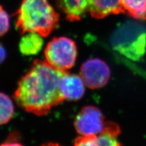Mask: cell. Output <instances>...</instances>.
Masks as SVG:
<instances>
[{
    "mask_svg": "<svg viewBox=\"0 0 146 146\" xmlns=\"http://www.w3.org/2000/svg\"><path fill=\"white\" fill-rule=\"evenodd\" d=\"M63 71L46 60H35L18 83L13 98L27 112L43 116L64 100L60 89Z\"/></svg>",
    "mask_w": 146,
    "mask_h": 146,
    "instance_id": "1",
    "label": "cell"
},
{
    "mask_svg": "<svg viewBox=\"0 0 146 146\" xmlns=\"http://www.w3.org/2000/svg\"><path fill=\"white\" fill-rule=\"evenodd\" d=\"M15 15L20 34L33 32L43 37L57 28L60 20V15L48 0H23Z\"/></svg>",
    "mask_w": 146,
    "mask_h": 146,
    "instance_id": "2",
    "label": "cell"
},
{
    "mask_svg": "<svg viewBox=\"0 0 146 146\" xmlns=\"http://www.w3.org/2000/svg\"><path fill=\"white\" fill-rule=\"evenodd\" d=\"M110 42L114 50L138 61L146 51V26L134 21H125L114 31Z\"/></svg>",
    "mask_w": 146,
    "mask_h": 146,
    "instance_id": "3",
    "label": "cell"
},
{
    "mask_svg": "<svg viewBox=\"0 0 146 146\" xmlns=\"http://www.w3.org/2000/svg\"><path fill=\"white\" fill-rule=\"evenodd\" d=\"M77 56V49L74 41L65 36L52 38L44 51L46 61L63 72L68 71L74 66Z\"/></svg>",
    "mask_w": 146,
    "mask_h": 146,
    "instance_id": "4",
    "label": "cell"
},
{
    "mask_svg": "<svg viewBox=\"0 0 146 146\" xmlns=\"http://www.w3.org/2000/svg\"><path fill=\"white\" fill-rule=\"evenodd\" d=\"M107 123L100 109L88 106L82 108L77 114L74 127L80 135H98L104 131Z\"/></svg>",
    "mask_w": 146,
    "mask_h": 146,
    "instance_id": "5",
    "label": "cell"
},
{
    "mask_svg": "<svg viewBox=\"0 0 146 146\" xmlns=\"http://www.w3.org/2000/svg\"><path fill=\"white\" fill-rule=\"evenodd\" d=\"M111 72L107 64L98 58H90L82 64L80 75L86 86L90 89H99L106 85Z\"/></svg>",
    "mask_w": 146,
    "mask_h": 146,
    "instance_id": "6",
    "label": "cell"
},
{
    "mask_svg": "<svg viewBox=\"0 0 146 146\" xmlns=\"http://www.w3.org/2000/svg\"><path fill=\"white\" fill-rule=\"evenodd\" d=\"M85 84L80 75L64 72L60 82V89L65 100H77L84 96Z\"/></svg>",
    "mask_w": 146,
    "mask_h": 146,
    "instance_id": "7",
    "label": "cell"
},
{
    "mask_svg": "<svg viewBox=\"0 0 146 146\" xmlns=\"http://www.w3.org/2000/svg\"><path fill=\"white\" fill-rule=\"evenodd\" d=\"M88 12L96 19L124 13L121 0H89Z\"/></svg>",
    "mask_w": 146,
    "mask_h": 146,
    "instance_id": "8",
    "label": "cell"
},
{
    "mask_svg": "<svg viewBox=\"0 0 146 146\" xmlns=\"http://www.w3.org/2000/svg\"><path fill=\"white\" fill-rule=\"evenodd\" d=\"M57 7L70 21L80 20L89 9V0H56Z\"/></svg>",
    "mask_w": 146,
    "mask_h": 146,
    "instance_id": "9",
    "label": "cell"
},
{
    "mask_svg": "<svg viewBox=\"0 0 146 146\" xmlns=\"http://www.w3.org/2000/svg\"><path fill=\"white\" fill-rule=\"evenodd\" d=\"M120 133L117 132L104 130L98 135H80L74 141L75 145H120L118 142L117 136Z\"/></svg>",
    "mask_w": 146,
    "mask_h": 146,
    "instance_id": "10",
    "label": "cell"
},
{
    "mask_svg": "<svg viewBox=\"0 0 146 146\" xmlns=\"http://www.w3.org/2000/svg\"><path fill=\"white\" fill-rule=\"evenodd\" d=\"M43 36L40 34L29 32L23 34L19 43V50L24 56H34L39 53L44 44Z\"/></svg>",
    "mask_w": 146,
    "mask_h": 146,
    "instance_id": "11",
    "label": "cell"
},
{
    "mask_svg": "<svg viewBox=\"0 0 146 146\" xmlns=\"http://www.w3.org/2000/svg\"><path fill=\"white\" fill-rule=\"evenodd\" d=\"M124 12L138 20H146V0H121Z\"/></svg>",
    "mask_w": 146,
    "mask_h": 146,
    "instance_id": "12",
    "label": "cell"
},
{
    "mask_svg": "<svg viewBox=\"0 0 146 146\" xmlns=\"http://www.w3.org/2000/svg\"><path fill=\"white\" fill-rule=\"evenodd\" d=\"M14 106L11 98L0 93V125L8 123L13 116Z\"/></svg>",
    "mask_w": 146,
    "mask_h": 146,
    "instance_id": "13",
    "label": "cell"
},
{
    "mask_svg": "<svg viewBox=\"0 0 146 146\" xmlns=\"http://www.w3.org/2000/svg\"><path fill=\"white\" fill-rule=\"evenodd\" d=\"M10 27V18L8 13L0 5V36L5 35Z\"/></svg>",
    "mask_w": 146,
    "mask_h": 146,
    "instance_id": "14",
    "label": "cell"
},
{
    "mask_svg": "<svg viewBox=\"0 0 146 146\" xmlns=\"http://www.w3.org/2000/svg\"><path fill=\"white\" fill-rule=\"evenodd\" d=\"M3 145H21L20 142L19 135L15 132L11 133Z\"/></svg>",
    "mask_w": 146,
    "mask_h": 146,
    "instance_id": "15",
    "label": "cell"
},
{
    "mask_svg": "<svg viewBox=\"0 0 146 146\" xmlns=\"http://www.w3.org/2000/svg\"><path fill=\"white\" fill-rule=\"evenodd\" d=\"M7 52L5 48L0 43V65L2 64L6 58Z\"/></svg>",
    "mask_w": 146,
    "mask_h": 146,
    "instance_id": "16",
    "label": "cell"
}]
</instances>
